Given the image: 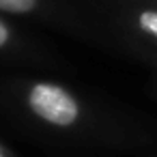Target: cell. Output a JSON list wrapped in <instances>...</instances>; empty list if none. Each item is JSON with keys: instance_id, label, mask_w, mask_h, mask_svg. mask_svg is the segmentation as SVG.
Here are the masks:
<instances>
[{"instance_id": "1", "label": "cell", "mask_w": 157, "mask_h": 157, "mask_svg": "<svg viewBox=\"0 0 157 157\" xmlns=\"http://www.w3.org/2000/svg\"><path fill=\"white\" fill-rule=\"evenodd\" d=\"M0 112L58 140L125 148L142 140V127L121 110L50 78H0Z\"/></svg>"}, {"instance_id": "2", "label": "cell", "mask_w": 157, "mask_h": 157, "mask_svg": "<svg viewBox=\"0 0 157 157\" xmlns=\"http://www.w3.org/2000/svg\"><path fill=\"white\" fill-rule=\"evenodd\" d=\"M99 5L110 37L157 69V5L140 0H103Z\"/></svg>"}, {"instance_id": "3", "label": "cell", "mask_w": 157, "mask_h": 157, "mask_svg": "<svg viewBox=\"0 0 157 157\" xmlns=\"http://www.w3.org/2000/svg\"><path fill=\"white\" fill-rule=\"evenodd\" d=\"M0 13L13 20L41 22L86 41L110 37L99 17L82 11L71 0H0Z\"/></svg>"}, {"instance_id": "4", "label": "cell", "mask_w": 157, "mask_h": 157, "mask_svg": "<svg viewBox=\"0 0 157 157\" xmlns=\"http://www.w3.org/2000/svg\"><path fill=\"white\" fill-rule=\"evenodd\" d=\"M0 60L17 63V65H35V67H52V54L37 43L30 35H26L13 17L0 13Z\"/></svg>"}, {"instance_id": "5", "label": "cell", "mask_w": 157, "mask_h": 157, "mask_svg": "<svg viewBox=\"0 0 157 157\" xmlns=\"http://www.w3.org/2000/svg\"><path fill=\"white\" fill-rule=\"evenodd\" d=\"M0 157H17V153H13L2 140H0Z\"/></svg>"}, {"instance_id": "6", "label": "cell", "mask_w": 157, "mask_h": 157, "mask_svg": "<svg viewBox=\"0 0 157 157\" xmlns=\"http://www.w3.org/2000/svg\"><path fill=\"white\" fill-rule=\"evenodd\" d=\"M140 2H153V5H157V0H140Z\"/></svg>"}, {"instance_id": "7", "label": "cell", "mask_w": 157, "mask_h": 157, "mask_svg": "<svg viewBox=\"0 0 157 157\" xmlns=\"http://www.w3.org/2000/svg\"><path fill=\"white\" fill-rule=\"evenodd\" d=\"M155 93H157V82H155Z\"/></svg>"}]
</instances>
